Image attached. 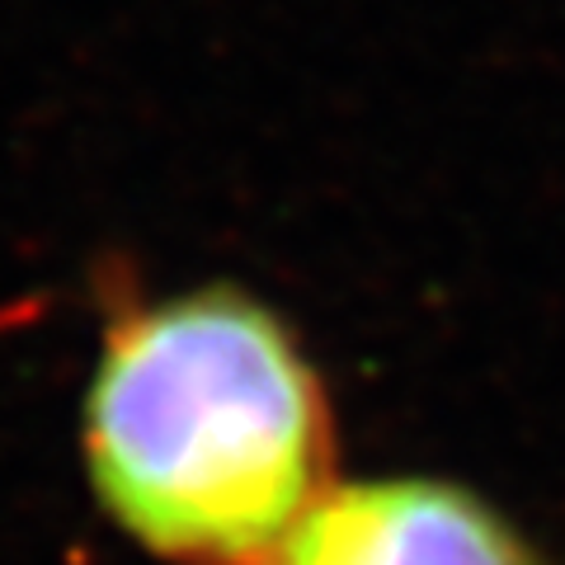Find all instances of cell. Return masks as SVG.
Listing matches in <instances>:
<instances>
[{
  "label": "cell",
  "instance_id": "cell-1",
  "mask_svg": "<svg viewBox=\"0 0 565 565\" xmlns=\"http://www.w3.org/2000/svg\"><path fill=\"white\" fill-rule=\"evenodd\" d=\"M330 401L278 316L203 288L128 316L85 396V467L137 546L264 565L330 490Z\"/></svg>",
  "mask_w": 565,
  "mask_h": 565
},
{
  "label": "cell",
  "instance_id": "cell-2",
  "mask_svg": "<svg viewBox=\"0 0 565 565\" xmlns=\"http://www.w3.org/2000/svg\"><path fill=\"white\" fill-rule=\"evenodd\" d=\"M264 565H542L490 500L438 476L330 486Z\"/></svg>",
  "mask_w": 565,
  "mask_h": 565
}]
</instances>
